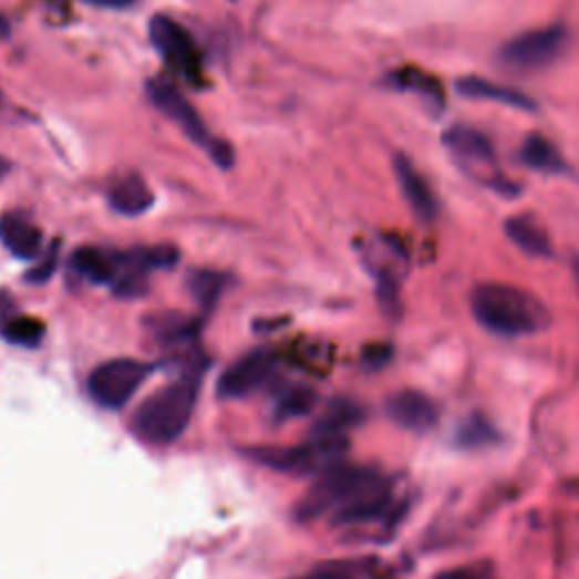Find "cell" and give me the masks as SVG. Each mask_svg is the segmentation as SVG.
Here are the masks:
<instances>
[{
	"mask_svg": "<svg viewBox=\"0 0 579 579\" xmlns=\"http://www.w3.org/2000/svg\"><path fill=\"white\" fill-rule=\"evenodd\" d=\"M84 3L102 8V10H125V8L134 6V0H84Z\"/></svg>",
	"mask_w": 579,
	"mask_h": 579,
	"instance_id": "4dcf8cb0",
	"label": "cell"
},
{
	"mask_svg": "<svg viewBox=\"0 0 579 579\" xmlns=\"http://www.w3.org/2000/svg\"><path fill=\"white\" fill-rule=\"evenodd\" d=\"M188 288L193 292V297L201 303V306H214L225 288V277L216 275V272H208V270H197L193 275H188Z\"/></svg>",
	"mask_w": 579,
	"mask_h": 579,
	"instance_id": "484cf974",
	"label": "cell"
},
{
	"mask_svg": "<svg viewBox=\"0 0 579 579\" xmlns=\"http://www.w3.org/2000/svg\"><path fill=\"white\" fill-rule=\"evenodd\" d=\"M433 579H496L492 564L476 561V564H462L453 568L440 570Z\"/></svg>",
	"mask_w": 579,
	"mask_h": 579,
	"instance_id": "4316f807",
	"label": "cell"
},
{
	"mask_svg": "<svg viewBox=\"0 0 579 579\" xmlns=\"http://www.w3.org/2000/svg\"><path fill=\"white\" fill-rule=\"evenodd\" d=\"M570 32L561 23L520 32L498 50L505 69L516 73H537L552 66L568 48Z\"/></svg>",
	"mask_w": 579,
	"mask_h": 579,
	"instance_id": "52a82bcc",
	"label": "cell"
},
{
	"mask_svg": "<svg viewBox=\"0 0 579 579\" xmlns=\"http://www.w3.org/2000/svg\"><path fill=\"white\" fill-rule=\"evenodd\" d=\"M392 358V347L387 344H374L366 347L362 353V362L366 370H381V366Z\"/></svg>",
	"mask_w": 579,
	"mask_h": 579,
	"instance_id": "f1b7e54d",
	"label": "cell"
},
{
	"mask_svg": "<svg viewBox=\"0 0 579 579\" xmlns=\"http://www.w3.org/2000/svg\"><path fill=\"white\" fill-rule=\"evenodd\" d=\"M107 199H110V206L116 210V214L127 216V218L145 214V210L154 204V195H152L149 186L136 173L118 177L110 186Z\"/></svg>",
	"mask_w": 579,
	"mask_h": 579,
	"instance_id": "e0dca14e",
	"label": "cell"
},
{
	"mask_svg": "<svg viewBox=\"0 0 579 579\" xmlns=\"http://www.w3.org/2000/svg\"><path fill=\"white\" fill-rule=\"evenodd\" d=\"M152 45L159 50L164 62L190 84L204 82V62L195 39L182 23L168 17H152L149 21Z\"/></svg>",
	"mask_w": 579,
	"mask_h": 579,
	"instance_id": "9c48e42d",
	"label": "cell"
},
{
	"mask_svg": "<svg viewBox=\"0 0 579 579\" xmlns=\"http://www.w3.org/2000/svg\"><path fill=\"white\" fill-rule=\"evenodd\" d=\"M505 236L523 251L533 258H550L552 242L541 225H537L528 216H514L505 220Z\"/></svg>",
	"mask_w": 579,
	"mask_h": 579,
	"instance_id": "d6986e66",
	"label": "cell"
},
{
	"mask_svg": "<svg viewBox=\"0 0 579 579\" xmlns=\"http://www.w3.org/2000/svg\"><path fill=\"white\" fill-rule=\"evenodd\" d=\"M0 335L17 347H37L45 335V324L32 314H21L14 310L6 322H0Z\"/></svg>",
	"mask_w": 579,
	"mask_h": 579,
	"instance_id": "44dd1931",
	"label": "cell"
},
{
	"mask_svg": "<svg viewBox=\"0 0 579 579\" xmlns=\"http://www.w3.org/2000/svg\"><path fill=\"white\" fill-rule=\"evenodd\" d=\"M394 173L396 182L401 186V193L412 210V216L418 223H433L440 214V204L437 197L428 184V179L416 170V166L407 159L405 154L394 156Z\"/></svg>",
	"mask_w": 579,
	"mask_h": 579,
	"instance_id": "7c38bea8",
	"label": "cell"
},
{
	"mask_svg": "<svg viewBox=\"0 0 579 579\" xmlns=\"http://www.w3.org/2000/svg\"><path fill=\"white\" fill-rule=\"evenodd\" d=\"M152 333L164 347H179L190 344L195 340L197 327L193 320H186L184 314H166V318L152 320Z\"/></svg>",
	"mask_w": 579,
	"mask_h": 579,
	"instance_id": "cb8c5ba5",
	"label": "cell"
},
{
	"mask_svg": "<svg viewBox=\"0 0 579 579\" xmlns=\"http://www.w3.org/2000/svg\"><path fill=\"white\" fill-rule=\"evenodd\" d=\"M379 480H383V476L372 466L338 462L335 466L320 473L314 485L301 496L294 507V516L297 520H312L324 516L327 511H338Z\"/></svg>",
	"mask_w": 579,
	"mask_h": 579,
	"instance_id": "3957f363",
	"label": "cell"
},
{
	"mask_svg": "<svg viewBox=\"0 0 579 579\" xmlns=\"http://www.w3.org/2000/svg\"><path fill=\"white\" fill-rule=\"evenodd\" d=\"M385 412L394 424L407 433L424 435L440 421L437 403L418 390H399L385 401Z\"/></svg>",
	"mask_w": 579,
	"mask_h": 579,
	"instance_id": "8fae6325",
	"label": "cell"
},
{
	"mask_svg": "<svg viewBox=\"0 0 579 579\" xmlns=\"http://www.w3.org/2000/svg\"><path fill=\"white\" fill-rule=\"evenodd\" d=\"M518 159H520L523 166H528V168L544 173V175H561L568 168L566 159L561 156V152L555 147V143L548 141L541 134H530L528 138L523 141Z\"/></svg>",
	"mask_w": 579,
	"mask_h": 579,
	"instance_id": "ffe728a7",
	"label": "cell"
},
{
	"mask_svg": "<svg viewBox=\"0 0 579 579\" xmlns=\"http://www.w3.org/2000/svg\"><path fill=\"white\" fill-rule=\"evenodd\" d=\"M314 403H318V394H314V390H310L308 385H290L279 394L275 412L277 418L281 421L297 418L312 412Z\"/></svg>",
	"mask_w": 579,
	"mask_h": 579,
	"instance_id": "d4e9b609",
	"label": "cell"
},
{
	"mask_svg": "<svg viewBox=\"0 0 579 579\" xmlns=\"http://www.w3.org/2000/svg\"><path fill=\"white\" fill-rule=\"evenodd\" d=\"M455 442L464 448H480V446H492L500 442V433L492 421L483 414H468L462 424L457 426Z\"/></svg>",
	"mask_w": 579,
	"mask_h": 579,
	"instance_id": "603a6c76",
	"label": "cell"
},
{
	"mask_svg": "<svg viewBox=\"0 0 579 579\" xmlns=\"http://www.w3.org/2000/svg\"><path fill=\"white\" fill-rule=\"evenodd\" d=\"M572 272H575V279H577V288H579V258L575 256L572 260Z\"/></svg>",
	"mask_w": 579,
	"mask_h": 579,
	"instance_id": "d6a6232c",
	"label": "cell"
},
{
	"mask_svg": "<svg viewBox=\"0 0 579 579\" xmlns=\"http://www.w3.org/2000/svg\"><path fill=\"white\" fill-rule=\"evenodd\" d=\"M147 95L149 100L164 112L173 123L179 125V130L197 145L201 147L210 159H214L220 168H231L234 166V149L229 143L220 141L218 136L210 134L197 110L186 100L182 91H177L173 84L164 80H152L147 82Z\"/></svg>",
	"mask_w": 579,
	"mask_h": 579,
	"instance_id": "8992f818",
	"label": "cell"
},
{
	"mask_svg": "<svg viewBox=\"0 0 579 579\" xmlns=\"http://www.w3.org/2000/svg\"><path fill=\"white\" fill-rule=\"evenodd\" d=\"M71 268L89 283L112 286L118 272V254H110L97 247H82L71 256Z\"/></svg>",
	"mask_w": 579,
	"mask_h": 579,
	"instance_id": "ac0fdd59",
	"label": "cell"
},
{
	"mask_svg": "<svg viewBox=\"0 0 579 579\" xmlns=\"http://www.w3.org/2000/svg\"><path fill=\"white\" fill-rule=\"evenodd\" d=\"M362 410L351 401H335L314 424V435H344L347 428L360 424Z\"/></svg>",
	"mask_w": 579,
	"mask_h": 579,
	"instance_id": "7402d4cb",
	"label": "cell"
},
{
	"mask_svg": "<svg viewBox=\"0 0 579 579\" xmlns=\"http://www.w3.org/2000/svg\"><path fill=\"white\" fill-rule=\"evenodd\" d=\"M197 394V381L190 376H184L162 387L159 392H154L138 405L134 414V433L154 446L177 442L190 424Z\"/></svg>",
	"mask_w": 579,
	"mask_h": 579,
	"instance_id": "7a4b0ae2",
	"label": "cell"
},
{
	"mask_svg": "<svg viewBox=\"0 0 579 579\" xmlns=\"http://www.w3.org/2000/svg\"><path fill=\"white\" fill-rule=\"evenodd\" d=\"M349 451L347 435H314L306 444L275 448V446H262L247 451L249 457H254L258 464L290 473V476H320L327 468L342 462V457Z\"/></svg>",
	"mask_w": 579,
	"mask_h": 579,
	"instance_id": "5b68a950",
	"label": "cell"
},
{
	"mask_svg": "<svg viewBox=\"0 0 579 579\" xmlns=\"http://www.w3.org/2000/svg\"><path fill=\"white\" fill-rule=\"evenodd\" d=\"M55 266H58V245H52V249L48 251V258L41 260V266L34 268V270L28 275V279H30L32 283H43L45 279H50V275H52V270H55Z\"/></svg>",
	"mask_w": 579,
	"mask_h": 579,
	"instance_id": "f546056e",
	"label": "cell"
},
{
	"mask_svg": "<svg viewBox=\"0 0 579 579\" xmlns=\"http://www.w3.org/2000/svg\"><path fill=\"white\" fill-rule=\"evenodd\" d=\"M149 374L152 364L132 358H118L97 364L89 376L86 387L97 405L107 410H121L132 401V396L149 379Z\"/></svg>",
	"mask_w": 579,
	"mask_h": 579,
	"instance_id": "ba28073f",
	"label": "cell"
},
{
	"mask_svg": "<svg viewBox=\"0 0 579 579\" xmlns=\"http://www.w3.org/2000/svg\"><path fill=\"white\" fill-rule=\"evenodd\" d=\"M390 507H392V485L383 478L376 485L366 487L362 494H358L351 503L340 507L333 514V523L335 525L372 523L387 516Z\"/></svg>",
	"mask_w": 579,
	"mask_h": 579,
	"instance_id": "4fadbf2b",
	"label": "cell"
},
{
	"mask_svg": "<svg viewBox=\"0 0 579 579\" xmlns=\"http://www.w3.org/2000/svg\"><path fill=\"white\" fill-rule=\"evenodd\" d=\"M277 366V355L268 349H256L236 360L218 381V394L223 399H245L266 385Z\"/></svg>",
	"mask_w": 579,
	"mask_h": 579,
	"instance_id": "30bf717a",
	"label": "cell"
},
{
	"mask_svg": "<svg viewBox=\"0 0 579 579\" xmlns=\"http://www.w3.org/2000/svg\"><path fill=\"white\" fill-rule=\"evenodd\" d=\"M10 173V162L3 159V156H0V182H3V177Z\"/></svg>",
	"mask_w": 579,
	"mask_h": 579,
	"instance_id": "1f68e13d",
	"label": "cell"
},
{
	"mask_svg": "<svg viewBox=\"0 0 579 579\" xmlns=\"http://www.w3.org/2000/svg\"><path fill=\"white\" fill-rule=\"evenodd\" d=\"M297 579H355V577L351 570H347L344 564H329V566L314 568L308 575L297 577Z\"/></svg>",
	"mask_w": 579,
	"mask_h": 579,
	"instance_id": "83f0119b",
	"label": "cell"
},
{
	"mask_svg": "<svg viewBox=\"0 0 579 579\" xmlns=\"http://www.w3.org/2000/svg\"><path fill=\"white\" fill-rule=\"evenodd\" d=\"M385 84L396 89V91L421 95L435 110H444L446 107V89H444V84L440 82V77H435L433 73L424 71V69H416V66L394 69V71L387 73Z\"/></svg>",
	"mask_w": 579,
	"mask_h": 579,
	"instance_id": "2e32d148",
	"label": "cell"
},
{
	"mask_svg": "<svg viewBox=\"0 0 579 579\" xmlns=\"http://www.w3.org/2000/svg\"><path fill=\"white\" fill-rule=\"evenodd\" d=\"M442 141L466 177L505 197L518 195L520 188L500 170L496 149L480 130L468 125H453L444 132Z\"/></svg>",
	"mask_w": 579,
	"mask_h": 579,
	"instance_id": "277c9868",
	"label": "cell"
},
{
	"mask_svg": "<svg viewBox=\"0 0 579 579\" xmlns=\"http://www.w3.org/2000/svg\"><path fill=\"white\" fill-rule=\"evenodd\" d=\"M455 89L464 97L507 104V107H516L520 112H535L537 110V102L528 93H523V91H518L514 86H507V84H500V82H494V80L478 77V75L459 77L455 82Z\"/></svg>",
	"mask_w": 579,
	"mask_h": 579,
	"instance_id": "5bb4252c",
	"label": "cell"
},
{
	"mask_svg": "<svg viewBox=\"0 0 579 579\" xmlns=\"http://www.w3.org/2000/svg\"><path fill=\"white\" fill-rule=\"evenodd\" d=\"M0 242L6 245V249L12 256L21 260H32L41 251L43 234L23 214H8L0 218Z\"/></svg>",
	"mask_w": 579,
	"mask_h": 579,
	"instance_id": "9a60e30c",
	"label": "cell"
},
{
	"mask_svg": "<svg viewBox=\"0 0 579 579\" xmlns=\"http://www.w3.org/2000/svg\"><path fill=\"white\" fill-rule=\"evenodd\" d=\"M471 312L485 331L503 338L535 335L550 327V310L539 297L498 281L473 288Z\"/></svg>",
	"mask_w": 579,
	"mask_h": 579,
	"instance_id": "6da1fadb",
	"label": "cell"
}]
</instances>
